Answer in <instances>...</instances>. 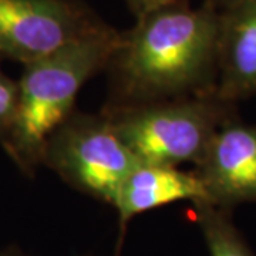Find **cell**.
<instances>
[{
    "instance_id": "cell-1",
    "label": "cell",
    "mask_w": 256,
    "mask_h": 256,
    "mask_svg": "<svg viewBox=\"0 0 256 256\" xmlns=\"http://www.w3.org/2000/svg\"><path fill=\"white\" fill-rule=\"evenodd\" d=\"M220 10L186 2L152 10L120 33L107 64L111 101L107 107L137 106L214 92Z\"/></svg>"
},
{
    "instance_id": "cell-2",
    "label": "cell",
    "mask_w": 256,
    "mask_h": 256,
    "mask_svg": "<svg viewBox=\"0 0 256 256\" xmlns=\"http://www.w3.org/2000/svg\"><path fill=\"white\" fill-rule=\"evenodd\" d=\"M120 32L104 28L54 54L26 64L18 82V104L6 150L23 170L42 162L48 138L74 111L77 94L94 74L107 68Z\"/></svg>"
},
{
    "instance_id": "cell-3",
    "label": "cell",
    "mask_w": 256,
    "mask_h": 256,
    "mask_svg": "<svg viewBox=\"0 0 256 256\" xmlns=\"http://www.w3.org/2000/svg\"><path fill=\"white\" fill-rule=\"evenodd\" d=\"M225 101L214 92L137 106L107 107L121 141L142 164L198 165L226 121Z\"/></svg>"
},
{
    "instance_id": "cell-4",
    "label": "cell",
    "mask_w": 256,
    "mask_h": 256,
    "mask_svg": "<svg viewBox=\"0 0 256 256\" xmlns=\"http://www.w3.org/2000/svg\"><path fill=\"white\" fill-rule=\"evenodd\" d=\"M42 162L73 188L111 206L124 180L140 164L104 112L82 111H74L52 134Z\"/></svg>"
},
{
    "instance_id": "cell-5",
    "label": "cell",
    "mask_w": 256,
    "mask_h": 256,
    "mask_svg": "<svg viewBox=\"0 0 256 256\" xmlns=\"http://www.w3.org/2000/svg\"><path fill=\"white\" fill-rule=\"evenodd\" d=\"M107 26L78 0H0V56L26 66Z\"/></svg>"
},
{
    "instance_id": "cell-6",
    "label": "cell",
    "mask_w": 256,
    "mask_h": 256,
    "mask_svg": "<svg viewBox=\"0 0 256 256\" xmlns=\"http://www.w3.org/2000/svg\"><path fill=\"white\" fill-rule=\"evenodd\" d=\"M210 205L222 210L256 202V126L228 120L195 165Z\"/></svg>"
},
{
    "instance_id": "cell-7",
    "label": "cell",
    "mask_w": 256,
    "mask_h": 256,
    "mask_svg": "<svg viewBox=\"0 0 256 256\" xmlns=\"http://www.w3.org/2000/svg\"><path fill=\"white\" fill-rule=\"evenodd\" d=\"M214 94L232 102L256 94V0H239L220 12Z\"/></svg>"
},
{
    "instance_id": "cell-8",
    "label": "cell",
    "mask_w": 256,
    "mask_h": 256,
    "mask_svg": "<svg viewBox=\"0 0 256 256\" xmlns=\"http://www.w3.org/2000/svg\"><path fill=\"white\" fill-rule=\"evenodd\" d=\"M178 201H191L194 205L210 204L198 174L181 171L178 166L140 162L124 180L112 205L118 210L120 240L134 216Z\"/></svg>"
},
{
    "instance_id": "cell-9",
    "label": "cell",
    "mask_w": 256,
    "mask_h": 256,
    "mask_svg": "<svg viewBox=\"0 0 256 256\" xmlns=\"http://www.w3.org/2000/svg\"><path fill=\"white\" fill-rule=\"evenodd\" d=\"M194 215L201 226L210 256H254L245 239L234 226L226 210L198 204Z\"/></svg>"
},
{
    "instance_id": "cell-10",
    "label": "cell",
    "mask_w": 256,
    "mask_h": 256,
    "mask_svg": "<svg viewBox=\"0 0 256 256\" xmlns=\"http://www.w3.org/2000/svg\"><path fill=\"white\" fill-rule=\"evenodd\" d=\"M18 104V82L0 70V136H4L14 117Z\"/></svg>"
},
{
    "instance_id": "cell-11",
    "label": "cell",
    "mask_w": 256,
    "mask_h": 256,
    "mask_svg": "<svg viewBox=\"0 0 256 256\" xmlns=\"http://www.w3.org/2000/svg\"><path fill=\"white\" fill-rule=\"evenodd\" d=\"M126 2H127L128 8L136 14V18H141V16H144L152 10L164 8V6H170V4H175V3L186 2V0H126Z\"/></svg>"
},
{
    "instance_id": "cell-12",
    "label": "cell",
    "mask_w": 256,
    "mask_h": 256,
    "mask_svg": "<svg viewBox=\"0 0 256 256\" xmlns=\"http://www.w3.org/2000/svg\"><path fill=\"white\" fill-rule=\"evenodd\" d=\"M236 2H239V0H206V3H210V4H212L215 9H218V8H220V9H226V8H229V6H232L234 3H236Z\"/></svg>"
},
{
    "instance_id": "cell-13",
    "label": "cell",
    "mask_w": 256,
    "mask_h": 256,
    "mask_svg": "<svg viewBox=\"0 0 256 256\" xmlns=\"http://www.w3.org/2000/svg\"><path fill=\"white\" fill-rule=\"evenodd\" d=\"M0 256H24L18 249H8L4 252H0Z\"/></svg>"
}]
</instances>
